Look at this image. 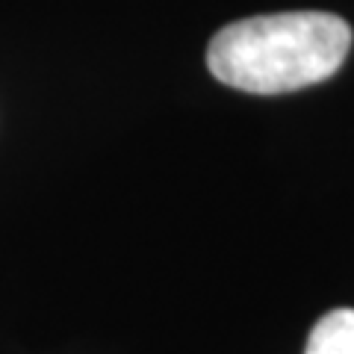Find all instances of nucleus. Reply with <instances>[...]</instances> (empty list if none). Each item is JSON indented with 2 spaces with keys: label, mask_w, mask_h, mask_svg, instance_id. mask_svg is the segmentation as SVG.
I'll return each mask as SVG.
<instances>
[{
  "label": "nucleus",
  "mask_w": 354,
  "mask_h": 354,
  "mask_svg": "<svg viewBox=\"0 0 354 354\" xmlns=\"http://www.w3.org/2000/svg\"><path fill=\"white\" fill-rule=\"evenodd\" d=\"M351 48V27L328 12H281L234 21L207 50L216 80L251 95H281L334 77Z\"/></svg>",
  "instance_id": "obj_1"
},
{
  "label": "nucleus",
  "mask_w": 354,
  "mask_h": 354,
  "mask_svg": "<svg viewBox=\"0 0 354 354\" xmlns=\"http://www.w3.org/2000/svg\"><path fill=\"white\" fill-rule=\"evenodd\" d=\"M304 354H354V310H330L310 330Z\"/></svg>",
  "instance_id": "obj_2"
}]
</instances>
